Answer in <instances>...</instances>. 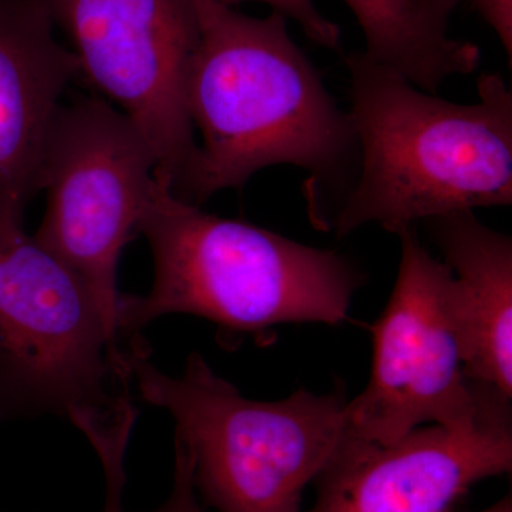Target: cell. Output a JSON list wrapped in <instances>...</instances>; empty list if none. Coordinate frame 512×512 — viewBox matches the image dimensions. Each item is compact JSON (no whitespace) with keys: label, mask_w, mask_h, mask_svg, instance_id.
I'll return each mask as SVG.
<instances>
[{"label":"cell","mask_w":512,"mask_h":512,"mask_svg":"<svg viewBox=\"0 0 512 512\" xmlns=\"http://www.w3.org/2000/svg\"><path fill=\"white\" fill-rule=\"evenodd\" d=\"M154 180L156 158L126 114L103 97L60 106L43 157L46 211L35 238L79 275L119 338V262Z\"/></svg>","instance_id":"6"},{"label":"cell","mask_w":512,"mask_h":512,"mask_svg":"<svg viewBox=\"0 0 512 512\" xmlns=\"http://www.w3.org/2000/svg\"><path fill=\"white\" fill-rule=\"evenodd\" d=\"M133 423L127 419H116L87 429L86 439L99 457L104 474L103 512H126L124 510V488L127 477L124 460Z\"/></svg>","instance_id":"13"},{"label":"cell","mask_w":512,"mask_h":512,"mask_svg":"<svg viewBox=\"0 0 512 512\" xmlns=\"http://www.w3.org/2000/svg\"><path fill=\"white\" fill-rule=\"evenodd\" d=\"M80 76L133 121L156 178L188 202L198 144L187 84L200 39L197 0H45Z\"/></svg>","instance_id":"8"},{"label":"cell","mask_w":512,"mask_h":512,"mask_svg":"<svg viewBox=\"0 0 512 512\" xmlns=\"http://www.w3.org/2000/svg\"><path fill=\"white\" fill-rule=\"evenodd\" d=\"M123 349L79 275L0 217V421L110 412L130 386Z\"/></svg>","instance_id":"5"},{"label":"cell","mask_w":512,"mask_h":512,"mask_svg":"<svg viewBox=\"0 0 512 512\" xmlns=\"http://www.w3.org/2000/svg\"><path fill=\"white\" fill-rule=\"evenodd\" d=\"M453 272L468 379L512 397V239L457 211L421 222Z\"/></svg>","instance_id":"11"},{"label":"cell","mask_w":512,"mask_h":512,"mask_svg":"<svg viewBox=\"0 0 512 512\" xmlns=\"http://www.w3.org/2000/svg\"><path fill=\"white\" fill-rule=\"evenodd\" d=\"M138 234L153 255V286L147 295H121L120 336L171 313L200 316L232 335H261L284 323L336 326L349 319L365 284L346 256L208 214L157 178Z\"/></svg>","instance_id":"3"},{"label":"cell","mask_w":512,"mask_h":512,"mask_svg":"<svg viewBox=\"0 0 512 512\" xmlns=\"http://www.w3.org/2000/svg\"><path fill=\"white\" fill-rule=\"evenodd\" d=\"M399 275L372 326L365 390L348 402L353 439L392 444L424 424L471 423L503 393L468 379L450 268L430 254L416 228L400 232Z\"/></svg>","instance_id":"7"},{"label":"cell","mask_w":512,"mask_h":512,"mask_svg":"<svg viewBox=\"0 0 512 512\" xmlns=\"http://www.w3.org/2000/svg\"><path fill=\"white\" fill-rule=\"evenodd\" d=\"M200 39L187 84L188 114L201 134L190 204L241 188L272 165L302 168L316 224L326 198L353 185L359 150L340 109L288 20L255 18L218 0H197Z\"/></svg>","instance_id":"1"},{"label":"cell","mask_w":512,"mask_h":512,"mask_svg":"<svg viewBox=\"0 0 512 512\" xmlns=\"http://www.w3.org/2000/svg\"><path fill=\"white\" fill-rule=\"evenodd\" d=\"M151 512H205L192 480L190 454L180 441L175 440L174 480L171 493L157 510Z\"/></svg>","instance_id":"15"},{"label":"cell","mask_w":512,"mask_h":512,"mask_svg":"<svg viewBox=\"0 0 512 512\" xmlns=\"http://www.w3.org/2000/svg\"><path fill=\"white\" fill-rule=\"evenodd\" d=\"M480 512H512L511 495H507L503 500L498 501L497 504H493L491 507L485 508L484 511Z\"/></svg>","instance_id":"17"},{"label":"cell","mask_w":512,"mask_h":512,"mask_svg":"<svg viewBox=\"0 0 512 512\" xmlns=\"http://www.w3.org/2000/svg\"><path fill=\"white\" fill-rule=\"evenodd\" d=\"M228 6L245 2H261L271 6L286 20L295 22L302 32L316 45L336 50L342 42V29L338 23L326 18L316 6L315 0H218Z\"/></svg>","instance_id":"14"},{"label":"cell","mask_w":512,"mask_h":512,"mask_svg":"<svg viewBox=\"0 0 512 512\" xmlns=\"http://www.w3.org/2000/svg\"><path fill=\"white\" fill-rule=\"evenodd\" d=\"M458 5L466 3L476 10L490 26L504 47L508 62L512 60V0H456Z\"/></svg>","instance_id":"16"},{"label":"cell","mask_w":512,"mask_h":512,"mask_svg":"<svg viewBox=\"0 0 512 512\" xmlns=\"http://www.w3.org/2000/svg\"><path fill=\"white\" fill-rule=\"evenodd\" d=\"M55 29L45 0H0V217L8 220L23 222L40 192L50 128L80 76Z\"/></svg>","instance_id":"10"},{"label":"cell","mask_w":512,"mask_h":512,"mask_svg":"<svg viewBox=\"0 0 512 512\" xmlns=\"http://www.w3.org/2000/svg\"><path fill=\"white\" fill-rule=\"evenodd\" d=\"M128 384L175 421V440L192 461L195 490L218 512H302L303 491L348 437L342 389H299L258 402L192 353L173 377L150 360L140 336L124 348Z\"/></svg>","instance_id":"4"},{"label":"cell","mask_w":512,"mask_h":512,"mask_svg":"<svg viewBox=\"0 0 512 512\" xmlns=\"http://www.w3.org/2000/svg\"><path fill=\"white\" fill-rule=\"evenodd\" d=\"M365 37L362 50L427 93L476 72L480 47L451 35L456 0H343Z\"/></svg>","instance_id":"12"},{"label":"cell","mask_w":512,"mask_h":512,"mask_svg":"<svg viewBox=\"0 0 512 512\" xmlns=\"http://www.w3.org/2000/svg\"><path fill=\"white\" fill-rule=\"evenodd\" d=\"M359 164L326 229L400 234L457 211L512 204V93L481 74L476 103L424 92L365 53L345 57Z\"/></svg>","instance_id":"2"},{"label":"cell","mask_w":512,"mask_h":512,"mask_svg":"<svg viewBox=\"0 0 512 512\" xmlns=\"http://www.w3.org/2000/svg\"><path fill=\"white\" fill-rule=\"evenodd\" d=\"M511 400L461 426L419 427L392 444L348 434L316 485L305 512H451L485 478L512 467Z\"/></svg>","instance_id":"9"}]
</instances>
